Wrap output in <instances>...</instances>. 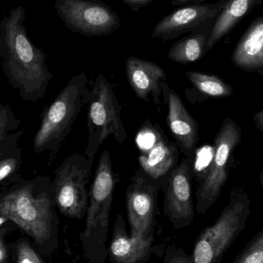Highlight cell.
I'll return each instance as SVG.
<instances>
[{
	"mask_svg": "<svg viewBox=\"0 0 263 263\" xmlns=\"http://www.w3.org/2000/svg\"><path fill=\"white\" fill-rule=\"evenodd\" d=\"M88 142L84 155L94 159L103 142L109 136L123 145L128 136L122 121V106L114 88L100 74L89 89L87 102Z\"/></svg>",
	"mask_w": 263,
	"mask_h": 263,
	"instance_id": "8992f818",
	"label": "cell"
},
{
	"mask_svg": "<svg viewBox=\"0 0 263 263\" xmlns=\"http://www.w3.org/2000/svg\"><path fill=\"white\" fill-rule=\"evenodd\" d=\"M152 145L139 147V162L150 179L163 182L168 173L178 165L179 149L159 128H150Z\"/></svg>",
	"mask_w": 263,
	"mask_h": 263,
	"instance_id": "5bb4252c",
	"label": "cell"
},
{
	"mask_svg": "<svg viewBox=\"0 0 263 263\" xmlns=\"http://www.w3.org/2000/svg\"><path fill=\"white\" fill-rule=\"evenodd\" d=\"M127 4L133 10L138 11L144 6H147L153 0H122Z\"/></svg>",
	"mask_w": 263,
	"mask_h": 263,
	"instance_id": "484cf974",
	"label": "cell"
},
{
	"mask_svg": "<svg viewBox=\"0 0 263 263\" xmlns=\"http://www.w3.org/2000/svg\"><path fill=\"white\" fill-rule=\"evenodd\" d=\"M8 250L3 236L0 233V263H7Z\"/></svg>",
	"mask_w": 263,
	"mask_h": 263,
	"instance_id": "4316f807",
	"label": "cell"
},
{
	"mask_svg": "<svg viewBox=\"0 0 263 263\" xmlns=\"http://www.w3.org/2000/svg\"><path fill=\"white\" fill-rule=\"evenodd\" d=\"M210 30L193 32L176 42L168 52V58L179 64L186 65L200 60L205 54Z\"/></svg>",
	"mask_w": 263,
	"mask_h": 263,
	"instance_id": "ffe728a7",
	"label": "cell"
},
{
	"mask_svg": "<svg viewBox=\"0 0 263 263\" xmlns=\"http://www.w3.org/2000/svg\"><path fill=\"white\" fill-rule=\"evenodd\" d=\"M20 121L7 105H0V158L13 151L23 131H18Z\"/></svg>",
	"mask_w": 263,
	"mask_h": 263,
	"instance_id": "44dd1931",
	"label": "cell"
},
{
	"mask_svg": "<svg viewBox=\"0 0 263 263\" xmlns=\"http://www.w3.org/2000/svg\"><path fill=\"white\" fill-rule=\"evenodd\" d=\"M262 109H263V108H262Z\"/></svg>",
	"mask_w": 263,
	"mask_h": 263,
	"instance_id": "1f68e13d",
	"label": "cell"
},
{
	"mask_svg": "<svg viewBox=\"0 0 263 263\" xmlns=\"http://www.w3.org/2000/svg\"><path fill=\"white\" fill-rule=\"evenodd\" d=\"M23 6L10 10L0 21V57L5 74L22 98L36 102L46 93L52 73L46 54L29 40Z\"/></svg>",
	"mask_w": 263,
	"mask_h": 263,
	"instance_id": "6da1fadb",
	"label": "cell"
},
{
	"mask_svg": "<svg viewBox=\"0 0 263 263\" xmlns=\"http://www.w3.org/2000/svg\"><path fill=\"white\" fill-rule=\"evenodd\" d=\"M185 75L196 94L192 103L204 102L209 99L227 98L234 92L228 83L214 74L190 71Z\"/></svg>",
	"mask_w": 263,
	"mask_h": 263,
	"instance_id": "d6986e66",
	"label": "cell"
},
{
	"mask_svg": "<svg viewBox=\"0 0 263 263\" xmlns=\"http://www.w3.org/2000/svg\"><path fill=\"white\" fill-rule=\"evenodd\" d=\"M15 263H46L31 247L29 242L21 240L16 247Z\"/></svg>",
	"mask_w": 263,
	"mask_h": 263,
	"instance_id": "cb8c5ba5",
	"label": "cell"
},
{
	"mask_svg": "<svg viewBox=\"0 0 263 263\" xmlns=\"http://www.w3.org/2000/svg\"><path fill=\"white\" fill-rule=\"evenodd\" d=\"M36 182H27L3 194L0 197V216L16 224L35 243L43 246L52 239L57 219L53 184L49 179L35 196Z\"/></svg>",
	"mask_w": 263,
	"mask_h": 263,
	"instance_id": "3957f363",
	"label": "cell"
},
{
	"mask_svg": "<svg viewBox=\"0 0 263 263\" xmlns=\"http://www.w3.org/2000/svg\"><path fill=\"white\" fill-rule=\"evenodd\" d=\"M232 263H263V230L247 243Z\"/></svg>",
	"mask_w": 263,
	"mask_h": 263,
	"instance_id": "7402d4cb",
	"label": "cell"
},
{
	"mask_svg": "<svg viewBox=\"0 0 263 263\" xmlns=\"http://www.w3.org/2000/svg\"><path fill=\"white\" fill-rule=\"evenodd\" d=\"M128 83L138 98L156 105H162L161 96L167 76L161 66L153 62L137 57H129L126 61Z\"/></svg>",
	"mask_w": 263,
	"mask_h": 263,
	"instance_id": "9a60e30c",
	"label": "cell"
},
{
	"mask_svg": "<svg viewBox=\"0 0 263 263\" xmlns=\"http://www.w3.org/2000/svg\"><path fill=\"white\" fill-rule=\"evenodd\" d=\"M8 221L9 220L7 218L4 217V216H0V227H1L2 226L4 225V224L6 223V222H8Z\"/></svg>",
	"mask_w": 263,
	"mask_h": 263,
	"instance_id": "f546056e",
	"label": "cell"
},
{
	"mask_svg": "<svg viewBox=\"0 0 263 263\" xmlns=\"http://www.w3.org/2000/svg\"><path fill=\"white\" fill-rule=\"evenodd\" d=\"M227 1L219 0L214 4H190L176 9L155 26L152 38L166 42L188 32L210 30Z\"/></svg>",
	"mask_w": 263,
	"mask_h": 263,
	"instance_id": "7c38bea8",
	"label": "cell"
},
{
	"mask_svg": "<svg viewBox=\"0 0 263 263\" xmlns=\"http://www.w3.org/2000/svg\"><path fill=\"white\" fill-rule=\"evenodd\" d=\"M153 237L146 239L128 234L123 214L117 215L108 250L111 263H145L150 259Z\"/></svg>",
	"mask_w": 263,
	"mask_h": 263,
	"instance_id": "2e32d148",
	"label": "cell"
},
{
	"mask_svg": "<svg viewBox=\"0 0 263 263\" xmlns=\"http://www.w3.org/2000/svg\"><path fill=\"white\" fill-rule=\"evenodd\" d=\"M162 182L137 172L126 189V203L132 237H153L157 199Z\"/></svg>",
	"mask_w": 263,
	"mask_h": 263,
	"instance_id": "30bf717a",
	"label": "cell"
},
{
	"mask_svg": "<svg viewBox=\"0 0 263 263\" xmlns=\"http://www.w3.org/2000/svg\"><path fill=\"white\" fill-rule=\"evenodd\" d=\"M54 7L65 26L86 36L111 35L121 26L115 11L100 0H55Z\"/></svg>",
	"mask_w": 263,
	"mask_h": 263,
	"instance_id": "9c48e42d",
	"label": "cell"
},
{
	"mask_svg": "<svg viewBox=\"0 0 263 263\" xmlns=\"http://www.w3.org/2000/svg\"><path fill=\"white\" fill-rule=\"evenodd\" d=\"M205 0H173L172 5L173 6H182L185 4H198V3H202Z\"/></svg>",
	"mask_w": 263,
	"mask_h": 263,
	"instance_id": "f1b7e54d",
	"label": "cell"
},
{
	"mask_svg": "<svg viewBox=\"0 0 263 263\" xmlns=\"http://www.w3.org/2000/svg\"><path fill=\"white\" fill-rule=\"evenodd\" d=\"M253 120L256 129L263 133V109L253 116Z\"/></svg>",
	"mask_w": 263,
	"mask_h": 263,
	"instance_id": "83f0119b",
	"label": "cell"
},
{
	"mask_svg": "<svg viewBox=\"0 0 263 263\" xmlns=\"http://www.w3.org/2000/svg\"><path fill=\"white\" fill-rule=\"evenodd\" d=\"M240 126L231 118H226L216 133L213 156L210 165L201 175L196 192V210L204 215L217 202L228 181L230 159L242 142Z\"/></svg>",
	"mask_w": 263,
	"mask_h": 263,
	"instance_id": "52a82bcc",
	"label": "cell"
},
{
	"mask_svg": "<svg viewBox=\"0 0 263 263\" xmlns=\"http://www.w3.org/2000/svg\"><path fill=\"white\" fill-rule=\"evenodd\" d=\"M193 158L184 157L164 179V211L176 230L192 225L195 219V208L192 192Z\"/></svg>",
	"mask_w": 263,
	"mask_h": 263,
	"instance_id": "8fae6325",
	"label": "cell"
},
{
	"mask_svg": "<svg viewBox=\"0 0 263 263\" xmlns=\"http://www.w3.org/2000/svg\"><path fill=\"white\" fill-rule=\"evenodd\" d=\"M162 263H193L192 255L184 251L183 249L170 246L165 250Z\"/></svg>",
	"mask_w": 263,
	"mask_h": 263,
	"instance_id": "d4e9b609",
	"label": "cell"
},
{
	"mask_svg": "<svg viewBox=\"0 0 263 263\" xmlns=\"http://www.w3.org/2000/svg\"><path fill=\"white\" fill-rule=\"evenodd\" d=\"M259 182H260L261 185L263 186V168L261 170L260 173H259Z\"/></svg>",
	"mask_w": 263,
	"mask_h": 263,
	"instance_id": "4dcf8cb0",
	"label": "cell"
},
{
	"mask_svg": "<svg viewBox=\"0 0 263 263\" xmlns=\"http://www.w3.org/2000/svg\"><path fill=\"white\" fill-rule=\"evenodd\" d=\"M251 200L244 187L230 192V202L213 225L205 227L195 242L193 263H222L224 255L247 227Z\"/></svg>",
	"mask_w": 263,
	"mask_h": 263,
	"instance_id": "5b68a950",
	"label": "cell"
},
{
	"mask_svg": "<svg viewBox=\"0 0 263 263\" xmlns=\"http://www.w3.org/2000/svg\"><path fill=\"white\" fill-rule=\"evenodd\" d=\"M117 182L118 174L114 171L110 153L104 150L89 190L86 226L80 234L83 250L89 263H106L109 217Z\"/></svg>",
	"mask_w": 263,
	"mask_h": 263,
	"instance_id": "7a4b0ae2",
	"label": "cell"
},
{
	"mask_svg": "<svg viewBox=\"0 0 263 263\" xmlns=\"http://www.w3.org/2000/svg\"><path fill=\"white\" fill-rule=\"evenodd\" d=\"M164 103L168 105L166 123L179 151L194 159L199 142V125L190 114L176 91L165 83L162 88Z\"/></svg>",
	"mask_w": 263,
	"mask_h": 263,
	"instance_id": "4fadbf2b",
	"label": "cell"
},
{
	"mask_svg": "<svg viewBox=\"0 0 263 263\" xmlns=\"http://www.w3.org/2000/svg\"><path fill=\"white\" fill-rule=\"evenodd\" d=\"M93 162L94 159L77 153L66 158L55 170L54 201L64 216L77 219L86 216Z\"/></svg>",
	"mask_w": 263,
	"mask_h": 263,
	"instance_id": "ba28073f",
	"label": "cell"
},
{
	"mask_svg": "<svg viewBox=\"0 0 263 263\" xmlns=\"http://www.w3.org/2000/svg\"><path fill=\"white\" fill-rule=\"evenodd\" d=\"M21 164L20 155H9L0 158V184L6 183L18 173Z\"/></svg>",
	"mask_w": 263,
	"mask_h": 263,
	"instance_id": "603a6c76",
	"label": "cell"
},
{
	"mask_svg": "<svg viewBox=\"0 0 263 263\" xmlns=\"http://www.w3.org/2000/svg\"><path fill=\"white\" fill-rule=\"evenodd\" d=\"M262 2L263 0H227L212 28L205 53L228 35L252 9L262 4Z\"/></svg>",
	"mask_w": 263,
	"mask_h": 263,
	"instance_id": "ac0fdd59",
	"label": "cell"
},
{
	"mask_svg": "<svg viewBox=\"0 0 263 263\" xmlns=\"http://www.w3.org/2000/svg\"><path fill=\"white\" fill-rule=\"evenodd\" d=\"M231 60L238 69L263 77V15L253 20L244 32Z\"/></svg>",
	"mask_w": 263,
	"mask_h": 263,
	"instance_id": "e0dca14e",
	"label": "cell"
},
{
	"mask_svg": "<svg viewBox=\"0 0 263 263\" xmlns=\"http://www.w3.org/2000/svg\"><path fill=\"white\" fill-rule=\"evenodd\" d=\"M88 79L84 72L74 76L45 109L33 140L35 153H48L49 162L57 157L77 117L87 104Z\"/></svg>",
	"mask_w": 263,
	"mask_h": 263,
	"instance_id": "277c9868",
	"label": "cell"
}]
</instances>
